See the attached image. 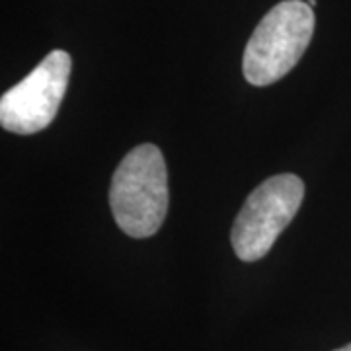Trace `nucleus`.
<instances>
[{"mask_svg": "<svg viewBox=\"0 0 351 351\" xmlns=\"http://www.w3.org/2000/svg\"><path fill=\"white\" fill-rule=\"evenodd\" d=\"M110 205L117 226L129 237L158 232L168 213V172L158 147L138 145L121 160L112 178Z\"/></svg>", "mask_w": 351, "mask_h": 351, "instance_id": "nucleus-1", "label": "nucleus"}, {"mask_svg": "<svg viewBox=\"0 0 351 351\" xmlns=\"http://www.w3.org/2000/svg\"><path fill=\"white\" fill-rule=\"evenodd\" d=\"M314 34V12L304 0H283L256 25L242 71L254 86H267L301 61Z\"/></svg>", "mask_w": 351, "mask_h": 351, "instance_id": "nucleus-2", "label": "nucleus"}, {"mask_svg": "<svg viewBox=\"0 0 351 351\" xmlns=\"http://www.w3.org/2000/svg\"><path fill=\"white\" fill-rule=\"evenodd\" d=\"M306 4H308L311 8H314V6H316V0H306Z\"/></svg>", "mask_w": 351, "mask_h": 351, "instance_id": "nucleus-6", "label": "nucleus"}, {"mask_svg": "<svg viewBox=\"0 0 351 351\" xmlns=\"http://www.w3.org/2000/svg\"><path fill=\"white\" fill-rule=\"evenodd\" d=\"M73 59L51 51L41 63L0 98V125L16 135H34L55 119L71 80Z\"/></svg>", "mask_w": 351, "mask_h": 351, "instance_id": "nucleus-4", "label": "nucleus"}, {"mask_svg": "<svg viewBox=\"0 0 351 351\" xmlns=\"http://www.w3.org/2000/svg\"><path fill=\"white\" fill-rule=\"evenodd\" d=\"M336 351H351V343H348V346H343V348H339Z\"/></svg>", "mask_w": 351, "mask_h": 351, "instance_id": "nucleus-5", "label": "nucleus"}, {"mask_svg": "<svg viewBox=\"0 0 351 351\" xmlns=\"http://www.w3.org/2000/svg\"><path fill=\"white\" fill-rule=\"evenodd\" d=\"M304 199L299 176L277 174L267 178L248 195L232 225L230 242L242 262H258L274 248Z\"/></svg>", "mask_w": 351, "mask_h": 351, "instance_id": "nucleus-3", "label": "nucleus"}]
</instances>
